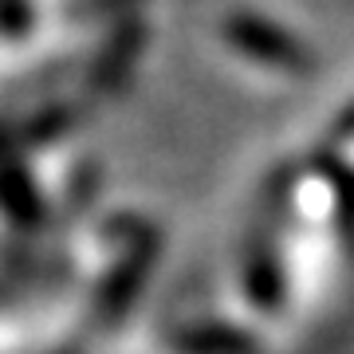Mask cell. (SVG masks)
Segmentation results:
<instances>
[{
    "label": "cell",
    "instance_id": "obj_1",
    "mask_svg": "<svg viewBox=\"0 0 354 354\" xmlns=\"http://www.w3.org/2000/svg\"><path fill=\"white\" fill-rule=\"evenodd\" d=\"M28 32V4L24 0H0V36H24Z\"/></svg>",
    "mask_w": 354,
    "mask_h": 354
}]
</instances>
